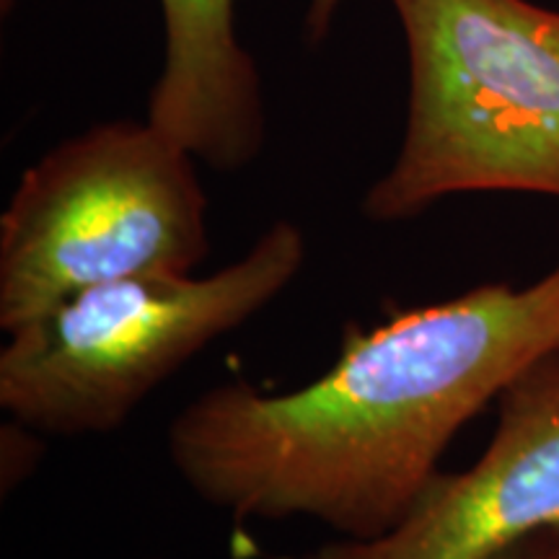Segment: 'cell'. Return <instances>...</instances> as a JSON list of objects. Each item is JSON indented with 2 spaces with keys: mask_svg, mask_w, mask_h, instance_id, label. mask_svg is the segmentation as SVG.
Instances as JSON below:
<instances>
[{
  "mask_svg": "<svg viewBox=\"0 0 559 559\" xmlns=\"http://www.w3.org/2000/svg\"><path fill=\"white\" fill-rule=\"evenodd\" d=\"M345 0H309V9L304 16V34L309 45H321L330 37L334 19Z\"/></svg>",
  "mask_w": 559,
  "mask_h": 559,
  "instance_id": "cell-8",
  "label": "cell"
},
{
  "mask_svg": "<svg viewBox=\"0 0 559 559\" xmlns=\"http://www.w3.org/2000/svg\"><path fill=\"white\" fill-rule=\"evenodd\" d=\"M389 3L407 45V122L362 215L402 223L472 192L559 200V11L531 0Z\"/></svg>",
  "mask_w": 559,
  "mask_h": 559,
  "instance_id": "cell-2",
  "label": "cell"
},
{
  "mask_svg": "<svg viewBox=\"0 0 559 559\" xmlns=\"http://www.w3.org/2000/svg\"><path fill=\"white\" fill-rule=\"evenodd\" d=\"M559 353V264L345 334L330 370L283 394L236 379L169 425L185 485L234 519H309L340 539L400 523L453 436L523 370Z\"/></svg>",
  "mask_w": 559,
  "mask_h": 559,
  "instance_id": "cell-1",
  "label": "cell"
},
{
  "mask_svg": "<svg viewBox=\"0 0 559 559\" xmlns=\"http://www.w3.org/2000/svg\"><path fill=\"white\" fill-rule=\"evenodd\" d=\"M306 254L304 230L277 221L210 275L153 272L62 300L9 332L0 407L52 436L120 428L185 362L283 296Z\"/></svg>",
  "mask_w": 559,
  "mask_h": 559,
  "instance_id": "cell-3",
  "label": "cell"
},
{
  "mask_svg": "<svg viewBox=\"0 0 559 559\" xmlns=\"http://www.w3.org/2000/svg\"><path fill=\"white\" fill-rule=\"evenodd\" d=\"M190 151L145 122H104L29 166L0 215V330L83 290L194 272L210 251Z\"/></svg>",
  "mask_w": 559,
  "mask_h": 559,
  "instance_id": "cell-4",
  "label": "cell"
},
{
  "mask_svg": "<svg viewBox=\"0 0 559 559\" xmlns=\"http://www.w3.org/2000/svg\"><path fill=\"white\" fill-rule=\"evenodd\" d=\"M166 55L148 122L218 171H239L267 138L262 75L236 32V0H160Z\"/></svg>",
  "mask_w": 559,
  "mask_h": 559,
  "instance_id": "cell-6",
  "label": "cell"
},
{
  "mask_svg": "<svg viewBox=\"0 0 559 559\" xmlns=\"http://www.w3.org/2000/svg\"><path fill=\"white\" fill-rule=\"evenodd\" d=\"M549 549H551V536H536V539L502 551V555L495 559H549Z\"/></svg>",
  "mask_w": 559,
  "mask_h": 559,
  "instance_id": "cell-9",
  "label": "cell"
},
{
  "mask_svg": "<svg viewBox=\"0 0 559 559\" xmlns=\"http://www.w3.org/2000/svg\"><path fill=\"white\" fill-rule=\"evenodd\" d=\"M549 559H559V539L551 536V549H549Z\"/></svg>",
  "mask_w": 559,
  "mask_h": 559,
  "instance_id": "cell-10",
  "label": "cell"
},
{
  "mask_svg": "<svg viewBox=\"0 0 559 559\" xmlns=\"http://www.w3.org/2000/svg\"><path fill=\"white\" fill-rule=\"evenodd\" d=\"M536 536L559 539V353L502 391L477 464L438 472L394 528L280 559H495Z\"/></svg>",
  "mask_w": 559,
  "mask_h": 559,
  "instance_id": "cell-5",
  "label": "cell"
},
{
  "mask_svg": "<svg viewBox=\"0 0 559 559\" xmlns=\"http://www.w3.org/2000/svg\"><path fill=\"white\" fill-rule=\"evenodd\" d=\"M34 432L37 430L29 428V432H26V438H24V449H21V453H19L16 423L11 419V425H5L3 428V445L5 449H11V456L9 453H3V489L16 487L19 481L32 472V466L37 464L39 453H37V438H34Z\"/></svg>",
  "mask_w": 559,
  "mask_h": 559,
  "instance_id": "cell-7",
  "label": "cell"
}]
</instances>
